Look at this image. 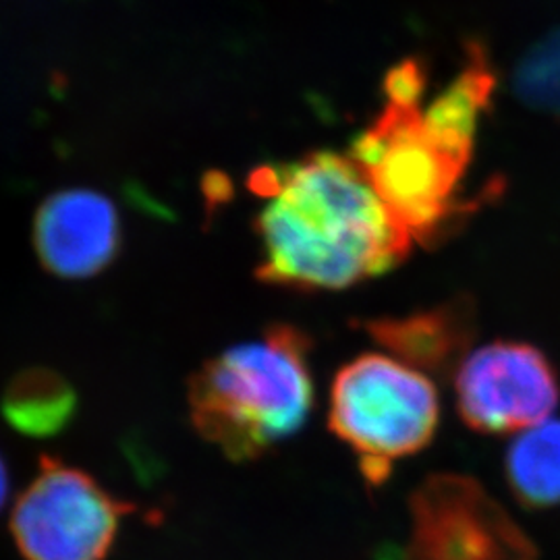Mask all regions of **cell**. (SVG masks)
<instances>
[{"instance_id":"6da1fadb","label":"cell","mask_w":560,"mask_h":560,"mask_svg":"<svg viewBox=\"0 0 560 560\" xmlns=\"http://www.w3.org/2000/svg\"><path fill=\"white\" fill-rule=\"evenodd\" d=\"M249 187L264 200L256 221L264 282L337 291L386 275L409 254L411 235L353 159L312 152L266 164Z\"/></svg>"},{"instance_id":"7a4b0ae2","label":"cell","mask_w":560,"mask_h":560,"mask_svg":"<svg viewBox=\"0 0 560 560\" xmlns=\"http://www.w3.org/2000/svg\"><path fill=\"white\" fill-rule=\"evenodd\" d=\"M310 337L275 324L206 361L189 381V416L203 441L235 463L293 439L314 409Z\"/></svg>"},{"instance_id":"3957f363","label":"cell","mask_w":560,"mask_h":560,"mask_svg":"<svg viewBox=\"0 0 560 560\" xmlns=\"http://www.w3.org/2000/svg\"><path fill=\"white\" fill-rule=\"evenodd\" d=\"M428 73L421 60L395 65L384 81V108L361 133L351 159L411 240L441 241L467 206L460 185L474 145L455 140L423 110Z\"/></svg>"},{"instance_id":"277c9868","label":"cell","mask_w":560,"mask_h":560,"mask_svg":"<svg viewBox=\"0 0 560 560\" xmlns=\"http://www.w3.org/2000/svg\"><path fill=\"white\" fill-rule=\"evenodd\" d=\"M439 423L434 382L395 358L363 353L345 363L330 386V432L355 455L370 488H381L399 460L428 448Z\"/></svg>"},{"instance_id":"5b68a950","label":"cell","mask_w":560,"mask_h":560,"mask_svg":"<svg viewBox=\"0 0 560 560\" xmlns=\"http://www.w3.org/2000/svg\"><path fill=\"white\" fill-rule=\"evenodd\" d=\"M133 511L85 469L42 455L13 504L11 538L23 560H106L120 521Z\"/></svg>"},{"instance_id":"8992f818","label":"cell","mask_w":560,"mask_h":560,"mask_svg":"<svg viewBox=\"0 0 560 560\" xmlns=\"http://www.w3.org/2000/svg\"><path fill=\"white\" fill-rule=\"evenodd\" d=\"M409 517L405 560H538L520 523L471 476H428L409 499Z\"/></svg>"},{"instance_id":"52a82bcc","label":"cell","mask_w":560,"mask_h":560,"mask_svg":"<svg viewBox=\"0 0 560 560\" xmlns=\"http://www.w3.org/2000/svg\"><path fill=\"white\" fill-rule=\"evenodd\" d=\"M455 393L463 423L492 436L540 425L560 399L555 365L520 340H497L469 353L457 370Z\"/></svg>"},{"instance_id":"ba28073f","label":"cell","mask_w":560,"mask_h":560,"mask_svg":"<svg viewBox=\"0 0 560 560\" xmlns=\"http://www.w3.org/2000/svg\"><path fill=\"white\" fill-rule=\"evenodd\" d=\"M122 224L110 198L71 187L42 201L34 219V247L42 266L59 279H92L119 256Z\"/></svg>"},{"instance_id":"9c48e42d","label":"cell","mask_w":560,"mask_h":560,"mask_svg":"<svg viewBox=\"0 0 560 560\" xmlns=\"http://www.w3.org/2000/svg\"><path fill=\"white\" fill-rule=\"evenodd\" d=\"M365 330L402 363L439 376L460 365L476 335L474 310L460 300L402 318L370 320Z\"/></svg>"},{"instance_id":"30bf717a","label":"cell","mask_w":560,"mask_h":560,"mask_svg":"<svg viewBox=\"0 0 560 560\" xmlns=\"http://www.w3.org/2000/svg\"><path fill=\"white\" fill-rule=\"evenodd\" d=\"M7 423L30 439L65 432L78 413L73 384L50 368H27L13 376L0 402Z\"/></svg>"},{"instance_id":"8fae6325","label":"cell","mask_w":560,"mask_h":560,"mask_svg":"<svg viewBox=\"0 0 560 560\" xmlns=\"http://www.w3.org/2000/svg\"><path fill=\"white\" fill-rule=\"evenodd\" d=\"M506 480L527 509L560 504V420L529 428L506 453Z\"/></svg>"},{"instance_id":"7c38bea8","label":"cell","mask_w":560,"mask_h":560,"mask_svg":"<svg viewBox=\"0 0 560 560\" xmlns=\"http://www.w3.org/2000/svg\"><path fill=\"white\" fill-rule=\"evenodd\" d=\"M9 488H11V480H9V469L7 463L0 457V511L4 509V504L9 501Z\"/></svg>"}]
</instances>
